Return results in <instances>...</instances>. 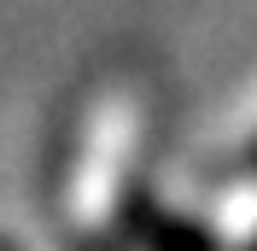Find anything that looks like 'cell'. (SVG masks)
<instances>
[{
  "mask_svg": "<svg viewBox=\"0 0 257 251\" xmlns=\"http://www.w3.org/2000/svg\"><path fill=\"white\" fill-rule=\"evenodd\" d=\"M135 216H141V234H146V245L152 251H216V239L210 234H199V222H181V216H146L141 204H135Z\"/></svg>",
  "mask_w": 257,
  "mask_h": 251,
  "instance_id": "1",
  "label": "cell"
},
{
  "mask_svg": "<svg viewBox=\"0 0 257 251\" xmlns=\"http://www.w3.org/2000/svg\"><path fill=\"white\" fill-rule=\"evenodd\" d=\"M245 251H257V239H251V245H245Z\"/></svg>",
  "mask_w": 257,
  "mask_h": 251,
  "instance_id": "2",
  "label": "cell"
}]
</instances>
